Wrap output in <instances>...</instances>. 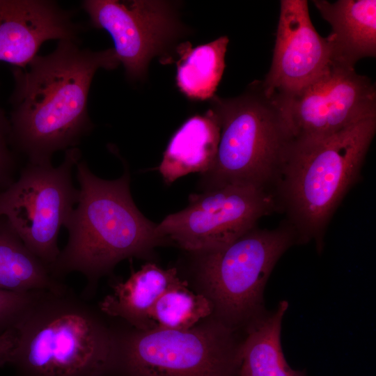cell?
I'll return each mask as SVG.
<instances>
[{
    "mask_svg": "<svg viewBox=\"0 0 376 376\" xmlns=\"http://www.w3.org/2000/svg\"><path fill=\"white\" fill-rule=\"evenodd\" d=\"M119 64L113 48L93 51L60 40L50 54L13 68L9 120L14 148L34 164L52 163L56 152L74 148L93 126L88 100L96 72Z\"/></svg>",
    "mask_w": 376,
    "mask_h": 376,
    "instance_id": "obj_1",
    "label": "cell"
},
{
    "mask_svg": "<svg viewBox=\"0 0 376 376\" xmlns=\"http://www.w3.org/2000/svg\"><path fill=\"white\" fill-rule=\"evenodd\" d=\"M76 170L79 196L64 226L68 242L50 271L61 281L79 272L86 279L88 288L120 261L145 256L167 240L136 206L128 170L112 180L97 177L81 159Z\"/></svg>",
    "mask_w": 376,
    "mask_h": 376,
    "instance_id": "obj_2",
    "label": "cell"
},
{
    "mask_svg": "<svg viewBox=\"0 0 376 376\" xmlns=\"http://www.w3.org/2000/svg\"><path fill=\"white\" fill-rule=\"evenodd\" d=\"M68 286L44 292L15 327L17 376H115L118 331Z\"/></svg>",
    "mask_w": 376,
    "mask_h": 376,
    "instance_id": "obj_3",
    "label": "cell"
},
{
    "mask_svg": "<svg viewBox=\"0 0 376 376\" xmlns=\"http://www.w3.org/2000/svg\"><path fill=\"white\" fill-rule=\"evenodd\" d=\"M375 130L370 118L318 142L290 145L278 178L293 228L305 240L320 237L356 180Z\"/></svg>",
    "mask_w": 376,
    "mask_h": 376,
    "instance_id": "obj_4",
    "label": "cell"
},
{
    "mask_svg": "<svg viewBox=\"0 0 376 376\" xmlns=\"http://www.w3.org/2000/svg\"><path fill=\"white\" fill-rule=\"evenodd\" d=\"M220 125L212 168L202 174L203 189L227 185L265 188L277 179L292 143L279 107L254 82L233 98H211Z\"/></svg>",
    "mask_w": 376,
    "mask_h": 376,
    "instance_id": "obj_5",
    "label": "cell"
},
{
    "mask_svg": "<svg viewBox=\"0 0 376 376\" xmlns=\"http://www.w3.org/2000/svg\"><path fill=\"white\" fill-rule=\"evenodd\" d=\"M241 343L217 318L187 330L118 331L115 376H239Z\"/></svg>",
    "mask_w": 376,
    "mask_h": 376,
    "instance_id": "obj_6",
    "label": "cell"
},
{
    "mask_svg": "<svg viewBox=\"0 0 376 376\" xmlns=\"http://www.w3.org/2000/svg\"><path fill=\"white\" fill-rule=\"evenodd\" d=\"M293 228H254L230 244L201 253L198 276L216 318L235 328L262 316L263 291L276 262L292 244Z\"/></svg>",
    "mask_w": 376,
    "mask_h": 376,
    "instance_id": "obj_7",
    "label": "cell"
},
{
    "mask_svg": "<svg viewBox=\"0 0 376 376\" xmlns=\"http://www.w3.org/2000/svg\"><path fill=\"white\" fill-rule=\"evenodd\" d=\"M80 158V150L74 147L65 150L57 166L28 162L18 179L0 192V216L49 269L61 252L60 229L78 201L72 173Z\"/></svg>",
    "mask_w": 376,
    "mask_h": 376,
    "instance_id": "obj_8",
    "label": "cell"
},
{
    "mask_svg": "<svg viewBox=\"0 0 376 376\" xmlns=\"http://www.w3.org/2000/svg\"><path fill=\"white\" fill-rule=\"evenodd\" d=\"M272 96L291 145L316 143L361 120L376 118L375 84L354 69L335 64L296 93Z\"/></svg>",
    "mask_w": 376,
    "mask_h": 376,
    "instance_id": "obj_9",
    "label": "cell"
},
{
    "mask_svg": "<svg viewBox=\"0 0 376 376\" xmlns=\"http://www.w3.org/2000/svg\"><path fill=\"white\" fill-rule=\"evenodd\" d=\"M265 188L227 185L193 194L185 209L157 224L158 233L184 249L204 253L223 248L256 228L274 208Z\"/></svg>",
    "mask_w": 376,
    "mask_h": 376,
    "instance_id": "obj_10",
    "label": "cell"
},
{
    "mask_svg": "<svg viewBox=\"0 0 376 376\" xmlns=\"http://www.w3.org/2000/svg\"><path fill=\"white\" fill-rule=\"evenodd\" d=\"M93 27L111 36L126 75L142 79L151 59L165 53L182 31L175 10L164 1L85 0Z\"/></svg>",
    "mask_w": 376,
    "mask_h": 376,
    "instance_id": "obj_11",
    "label": "cell"
},
{
    "mask_svg": "<svg viewBox=\"0 0 376 376\" xmlns=\"http://www.w3.org/2000/svg\"><path fill=\"white\" fill-rule=\"evenodd\" d=\"M326 38L313 26L306 0H281L272 65L260 82L267 96L299 91L332 65Z\"/></svg>",
    "mask_w": 376,
    "mask_h": 376,
    "instance_id": "obj_12",
    "label": "cell"
},
{
    "mask_svg": "<svg viewBox=\"0 0 376 376\" xmlns=\"http://www.w3.org/2000/svg\"><path fill=\"white\" fill-rule=\"evenodd\" d=\"M81 26L49 0H0V61L25 68L49 40L76 41Z\"/></svg>",
    "mask_w": 376,
    "mask_h": 376,
    "instance_id": "obj_13",
    "label": "cell"
},
{
    "mask_svg": "<svg viewBox=\"0 0 376 376\" xmlns=\"http://www.w3.org/2000/svg\"><path fill=\"white\" fill-rule=\"evenodd\" d=\"M331 26L326 38L333 64L354 69L356 63L376 55V1H313Z\"/></svg>",
    "mask_w": 376,
    "mask_h": 376,
    "instance_id": "obj_14",
    "label": "cell"
},
{
    "mask_svg": "<svg viewBox=\"0 0 376 376\" xmlns=\"http://www.w3.org/2000/svg\"><path fill=\"white\" fill-rule=\"evenodd\" d=\"M186 284L176 268L164 269L148 263L127 280L115 283L112 292L100 301L98 307L107 316L121 319L134 329H155L149 314L157 300L169 289Z\"/></svg>",
    "mask_w": 376,
    "mask_h": 376,
    "instance_id": "obj_15",
    "label": "cell"
},
{
    "mask_svg": "<svg viewBox=\"0 0 376 376\" xmlns=\"http://www.w3.org/2000/svg\"><path fill=\"white\" fill-rule=\"evenodd\" d=\"M220 125L210 109L188 118L174 133L164 152L159 171L166 184L191 173L203 174L212 166L218 150Z\"/></svg>",
    "mask_w": 376,
    "mask_h": 376,
    "instance_id": "obj_16",
    "label": "cell"
},
{
    "mask_svg": "<svg viewBox=\"0 0 376 376\" xmlns=\"http://www.w3.org/2000/svg\"><path fill=\"white\" fill-rule=\"evenodd\" d=\"M286 301L251 323L241 343L239 376H306L287 363L281 343V325L288 309Z\"/></svg>",
    "mask_w": 376,
    "mask_h": 376,
    "instance_id": "obj_17",
    "label": "cell"
},
{
    "mask_svg": "<svg viewBox=\"0 0 376 376\" xmlns=\"http://www.w3.org/2000/svg\"><path fill=\"white\" fill-rule=\"evenodd\" d=\"M65 286L25 246L8 220L0 216V290L56 291Z\"/></svg>",
    "mask_w": 376,
    "mask_h": 376,
    "instance_id": "obj_18",
    "label": "cell"
},
{
    "mask_svg": "<svg viewBox=\"0 0 376 376\" xmlns=\"http://www.w3.org/2000/svg\"><path fill=\"white\" fill-rule=\"evenodd\" d=\"M228 41L221 36L195 47L187 42L177 47L176 84L188 98L205 100L214 96L224 70Z\"/></svg>",
    "mask_w": 376,
    "mask_h": 376,
    "instance_id": "obj_19",
    "label": "cell"
},
{
    "mask_svg": "<svg viewBox=\"0 0 376 376\" xmlns=\"http://www.w3.org/2000/svg\"><path fill=\"white\" fill-rule=\"evenodd\" d=\"M214 313L212 303L204 294H195L188 284L164 292L150 310L155 328L187 330Z\"/></svg>",
    "mask_w": 376,
    "mask_h": 376,
    "instance_id": "obj_20",
    "label": "cell"
},
{
    "mask_svg": "<svg viewBox=\"0 0 376 376\" xmlns=\"http://www.w3.org/2000/svg\"><path fill=\"white\" fill-rule=\"evenodd\" d=\"M44 292L46 291L0 290V335L15 328L31 306Z\"/></svg>",
    "mask_w": 376,
    "mask_h": 376,
    "instance_id": "obj_21",
    "label": "cell"
},
{
    "mask_svg": "<svg viewBox=\"0 0 376 376\" xmlns=\"http://www.w3.org/2000/svg\"><path fill=\"white\" fill-rule=\"evenodd\" d=\"M9 118L0 106V192L15 180V158Z\"/></svg>",
    "mask_w": 376,
    "mask_h": 376,
    "instance_id": "obj_22",
    "label": "cell"
},
{
    "mask_svg": "<svg viewBox=\"0 0 376 376\" xmlns=\"http://www.w3.org/2000/svg\"><path fill=\"white\" fill-rule=\"evenodd\" d=\"M15 329H10L0 335V367L10 363L16 343Z\"/></svg>",
    "mask_w": 376,
    "mask_h": 376,
    "instance_id": "obj_23",
    "label": "cell"
}]
</instances>
